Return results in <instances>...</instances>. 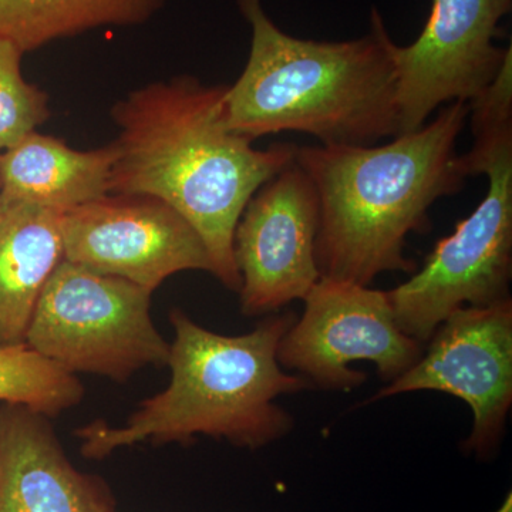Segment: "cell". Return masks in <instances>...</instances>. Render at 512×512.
Returning <instances> with one entry per match:
<instances>
[{"label":"cell","mask_w":512,"mask_h":512,"mask_svg":"<svg viewBox=\"0 0 512 512\" xmlns=\"http://www.w3.org/2000/svg\"><path fill=\"white\" fill-rule=\"evenodd\" d=\"M228 86L195 77L147 84L111 109L120 133L110 192L156 198L200 235L212 275L241 289L234 258L239 218L259 188L295 161L296 146L252 147L225 124Z\"/></svg>","instance_id":"1"},{"label":"cell","mask_w":512,"mask_h":512,"mask_svg":"<svg viewBox=\"0 0 512 512\" xmlns=\"http://www.w3.org/2000/svg\"><path fill=\"white\" fill-rule=\"evenodd\" d=\"M468 103L447 104L431 123L383 146H296L295 163L319 198L320 276L369 286L380 274H414L406 238L430 229L434 202L466 181L457 138Z\"/></svg>","instance_id":"2"},{"label":"cell","mask_w":512,"mask_h":512,"mask_svg":"<svg viewBox=\"0 0 512 512\" xmlns=\"http://www.w3.org/2000/svg\"><path fill=\"white\" fill-rule=\"evenodd\" d=\"M251 26L247 66L225 96V124L251 138L284 131L323 146H373L400 134L393 40L373 9L365 36L298 39L266 15L262 0H237Z\"/></svg>","instance_id":"3"},{"label":"cell","mask_w":512,"mask_h":512,"mask_svg":"<svg viewBox=\"0 0 512 512\" xmlns=\"http://www.w3.org/2000/svg\"><path fill=\"white\" fill-rule=\"evenodd\" d=\"M295 320L293 312L272 313L247 335L224 336L173 309L167 389L141 402L124 426L94 421L77 430L84 457H107L147 440L190 443L198 434L248 448L286 436L293 419L274 400L312 387L278 362L279 343Z\"/></svg>","instance_id":"4"},{"label":"cell","mask_w":512,"mask_h":512,"mask_svg":"<svg viewBox=\"0 0 512 512\" xmlns=\"http://www.w3.org/2000/svg\"><path fill=\"white\" fill-rule=\"evenodd\" d=\"M466 177L485 174L476 210L440 239L412 278L387 292L397 326L426 345L457 309L511 298L512 137L460 157Z\"/></svg>","instance_id":"5"},{"label":"cell","mask_w":512,"mask_h":512,"mask_svg":"<svg viewBox=\"0 0 512 512\" xmlns=\"http://www.w3.org/2000/svg\"><path fill=\"white\" fill-rule=\"evenodd\" d=\"M151 295L62 259L40 293L25 343L72 375L124 382L144 367L167 366L170 343L151 319Z\"/></svg>","instance_id":"6"},{"label":"cell","mask_w":512,"mask_h":512,"mask_svg":"<svg viewBox=\"0 0 512 512\" xmlns=\"http://www.w3.org/2000/svg\"><path fill=\"white\" fill-rule=\"evenodd\" d=\"M303 301L302 318L279 343L278 362L312 386L336 392L362 386L366 373L350 367L357 360L375 363L380 379L392 383L426 348L397 326L387 292L320 278Z\"/></svg>","instance_id":"7"},{"label":"cell","mask_w":512,"mask_h":512,"mask_svg":"<svg viewBox=\"0 0 512 512\" xmlns=\"http://www.w3.org/2000/svg\"><path fill=\"white\" fill-rule=\"evenodd\" d=\"M434 390L473 412L464 448L480 458L497 453L512 404V299L464 306L436 329L419 362L373 396Z\"/></svg>","instance_id":"8"},{"label":"cell","mask_w":512,"mask_h":512,"mask_svg":"<svg viewBox=\"0 0 512 512\" xmlns=\"http://www.w3.org/2000/svg\"><path fill=\"white\" fill-rule=\"evenodd\" d=\"M512 0H433L409 46L393 42L400 134L419 130L443 104L476 99L511 52L497 45Z\"/></svg>","instance_id":"9"},{"label":"cell","mask_w":512,"mask_h":512,"mask_svg":"<svg viewBox=\"0 0 512 512\" xmlns=\"http://www.w3.org/2000/svg\"><path fill=\"white\" fill-rule=\"evenodd\" d=\"M63 259L150 292L184 271L212 275L200 235L170 205L141 195L99 198L62 215Z\"/></svg>","instance_id":"10"},{"label":"cell","mask_w":512,"mask_h":512,"mask_svg":"<svg viewBox=\"0 0 512 512\" xmlns=\"http://www.w3.org/2000/svg\"><path fill=\"white\" fill-rule=\"evenodd\" d=\"M318 228V194L311 178L293 161L259 188L235 229L234 258L244 315H272L293 301H303L318 284Z\"/></svg>","instance_id":"11"},{"label":"cell","mask_w":512,"mask_h":512,"mask_svg":"<svg viewBox=\"0 0 512 512\" xmlns=\"http://www.w3.org/2000/svg\"><path fill=\"white\" fill-rule=\"evenodd\" d=\"M0 512H113L106 490L69 463L47 417L0 419Z\"/></svg>","instance_id":"12"},{"label":"cell","mask_w":512,"mask_h":512,"mask_svg":"<svg viewBox=\"0 0 512 512\" xmlns=\"http://www.w3.org/2000/svg\"><path fill=\"white\" fill-rule=\"evenodd\" d=\"M62 215L0 192V346L25 343L40 293L63 259Z\"/></svg>","instance_id":"13"},{"label":"cell","mask_w":512,"mask_h":512,"mask_svg":"<svg viewBox=\"0 0 512 512\" xmlns=\"http://www.w3.org/2000/svg\"><path fill=\"white\" fill-rule=\"evenodd\" d=\"M116 147L77 151L35 131L0 154V192L57 212L110 194Z\"/></svg>","instance_id":"14"},{"label":"cell","mask_w":512,"mask_h":512,"mask_svg":"<svg viewBox=\"0 0 512 512\" xmlns=\"http://www.w3.org/2000/svg\"><path fill=\"white\" fill-rule=\"evenodd\" d=\"M167 0H0V39L23 53L56 40L150 22Z\"/></svg>","instance_id":"15"},{"label":"cell","mask_w":512,"mask_h":512,"mask_svg":"<svg viewBox=\"0 0 512 512\" xmlns=\"http://www.w3.org/2000/svg\"><path fill=\"white\" fill-rule=\"evenodd\" d=\"M83 396L76 376L26 343L0 346V402L53 417L72 409Z\"/></svg>","instance_id":"16"},{"label":"cell","mask_w":512,"mask_h":512,"mask_svg":"<svg viewBox=\"0 0 512 512\" xmlns=\"http://www.w3.org/2000/svg\"><path fill=\"white\" fill-rule=\"evenodd\" d=\"M23 55L0 39V151L16 146L50 117L49 96L23 79Z\"/></svg>","instance_id":"17"},{"label":"cell","mask_w":512,"mask_h":512,"mask_svg":"<svg viewBox=\"0 0 512 512\" xmlns=\"http://www.w3.org/2000/svg\"><path fill=\"white\" fill-rule=\"evenodd\" d=\"M474 144L512 136V50L493 82L468 103Z\"/></svg>","instance_id":"18"},{"label":"cell","mask_w":512,"mask_h":512,"mask_svg":"<svg viewBox=\"0 0 512 512\" xmlns=\"http://www.w3.org/2000/svg\"><path fill=\"white\" fill-rule=\"evenodd\" d=\"M497 512H512L511 493L507 495V498H505L503 505H501L500 510H498Z\"/></svg>","instance_id":"19"}]
</instances>
